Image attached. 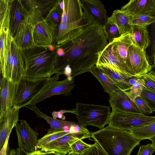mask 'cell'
<instances>
[{
	"mask_svg": "<svg viewBox=\"0 0 155 155\" xmlns=\"http://www.w3.org/2000/svg\"><path fill=\"white\" fill-rule=\"evenodd\" d=\"M108 44L103 26L92 23L79 35L58 46L64 50L63 56L58 57V66L60 75L69 65L71 77L87 72L96 65L101 53Z\"/></svg>",
	"mask_w": 155,
	"mask_h": 155,
	"instance_id": "cell-1",
	"label": "cell"
},
{
	"mask_svg": "<svg viewBox=\"0 0 155 155\" xmlns=\"http://www.w3.org/2000/svg\"><path fill=\"white\" fill-rule=\"evenodd\" d=\"M48 47L35 46L22 50L25 67L23 76L31 79L50 78L58 73L57 49L51 51Z\"/></svg>",
	"mask_w": 155,
	"mask_h": 155,
	"instance_id": "cell-2",
	"label": "cell"
},
{
	"mask_svg": "<svg viewBox=\"0 0 155 155\" xmlns=\"http://www.w3.org/2000/svg\"><path fill=\"white\" fill-rule=\"evenodd\" d=\"M93 138L107 155H130L140 141L129 131L108 126L91 133Z\"/></svg>",
	"mask_w": 155,
	"mask_h": 155,
	"instance_id": "cell-3",
	"label": "cell"
},
{
	"mask_svg": "<svg viewBox=\"0 0 155 155\" xmlns=\"http://www.w3.org/2000/svg\"><path fill=\"white\" fill-rule=\"evenodd\" d=\"M133 43L129 33L114 39L101 53L96 65L107 66L127 77H135L127 64L128 50Z\"/></svg>",
	"mask_w": 155,
	"mask_h": 155,
	"instance_id": "cell-4",
	"label": "cell"
},
{
	"mask_svg": "<svg viewBox=\"0 0 155 155\" xmlns=\"http://www.w3.org/2000/svg\"><path fill=\"white\" fill-rule=\"evenodd\" d=\"M56 74L50 78L31 79L21 77L15 85L14 107L18 109L26 107L52 82L58 80Z\"/></svg>",
	"mask_w": 155,
	"mask_h": 155,
	"instance_id": "cell-5",
	"label": "cell"
},
{
	"mask_svg": "<svg viewBox=\"0 0 155 155\" xmlns=\"http://www.w3.org/2000/svg\"><path fill=\"white\" fill-rule=\"evenodd\" d=\"M110 107L78 103L75 110L78 123L83 126L91 125L102 129L109 123Z\"/></svg>",
	"mask_w": 155,
	"mask_h": 155,
	"instance_id": "cell-6",
	"label": "cell"
},
{
	"mask_svg": "<svg viewBox=\"0 0 155 155\" xmlns=\"http://www.w3.org/2000/svg\"><path fill=\"white\" fill-rule=\"evenodd\" d=\"M154 121H155V116L112 110L108 126L117 129L130 131Z\"/></svg>",
	"mask_w": 155,
	"mask_h": 155,
	"instance_id": "cell-7",
	"label": "cell"
},
{
	"mask_svg": "<svg viewBox=\"0 0 155 155\" xmlns=\"http://www.w3.org/2000/svg\"><path fill=\"white\" fill-rule=\"evenodd\" d=\"M83 11L84 17L79 22L60 23L58 25L55 30L56 38L53 45L57 49L59 45L78 35L86 27L93 23L87 12L84 10Z\"/></svg>",
	"mask_w": 155,
	"mask_h": 155,
	"instance_id": "cell-8",
	"label": "cell"
},
{
	"mask_svg": "<svg viewBox=\"0 0 155 155\" xmlns=\"http://www.w3.org/2000/svg\"><path fill=\"white\" fill-rule=\"evenodd\" d=\"M127 64L136 77L148 73L152 68V65L147 58L145 51L141 49L134 43L128 49Z\"/></svg>",
	"mask_w": 155,
	"mask_h": 155,
	"instance_id": "cell-9",
	"label": "cell"
},
{
	"mask_svg": "<svg viewBox=\"0 0 155 155\" xmlns=\"http://www.w3.org/2000/svg\"><path fill=\"white\" fill-rule=\"evenodd\" d=\"M18 147L28 153L37 150L38 133L34 130L25 120H20L15 127Z\"/></svg>",
	"mask_w": 155,
	"mask_h": 155,
	"instance_id": "cell-10",
	"label": "cell"
},
{
	"mask_svg": "<svg viewBox=\"0 0 155 155\" xmlns=\"http://www.w3.org/2000/svg\"><path fill=\"white\" fill-rule=\"evenodd\" d=\"M91 133H70L48 144L41 149L43 152H54L66 155L71 151V145L76 141L91 137Z\"/></svg>",
	"mask_w": 155,
	"mask_h": 155,
	"instance_id": "cell-11",
	"label": "cell"
},
{
	"mask_svg": "<svg viewBox=\"0 0 155 155\" xmlns=\"http://www.w3.org/2000/svg\"><path fill=\"white\" fill-rule=\"evenodd\" d=\"M6 60L11 65V81L16 84L24 76V62L22 50L18 47L13 37L11 41V50L7 52Z\"/></svg>",
	"mask_w": 155,
	"mask_h": 155,
	"instance_id": "cell-12",
	"label": "cell"
},
{
	"mask_svg": "<svg viewBox=\"0 0 155 155\" xmlns=\"http://www.w3.org/2000/svg\"><path fill=\"white\" fill-rule=\"evenodd\" d=\"M74 85V79L71 77H67L61 81H54L33 99L30 104H36L55 95L63 94L66 96L70 95Z\"/></svg>",
	"mask_w": 155,
	"mask_h": 155,
	"instance_id": "cell-13",
	"label": "cell"
},
{
	"mask_svg": "<svg viewBox=\"0 0 155 155\" xmlns=\"http://www.w3.org/2000/svg\"><path fill=\"white\" fill-rule=\"evenodd\" d=\"M15 85L2 77L1 79L0 117L6 115L14 106Z\"/></svg>",
	"mask_w": 155,
	"mask_h": 155,
	"instance_id": "cell-14",
	"label": "cell"
},
{
	"mask_svg": "<svg viewBox=\"0 0 155 155\" xmlns=\"http://www.w3.org/2000/svg\"><path fill=\"white\" fill-rule=\"evenodd\" d=\"M112 110L125 113L142 114L134 102L129 97L124 91L119 88L110 95L109 101Z\"/></svg>",
	"mask_w": 155,
	"mask_h": 155,
	"instance_id": "cell-15",
	"label": "cell"
},
{
	"mask_svg": "<svg viewBox=\"0 0 155 155\" xmlns=\"http://www.w3.org/2000/svg\"><path fill=\"white\" fill-rule=\"evenodd\" d=\"M33 38L36 46L48 47L54 44L56 38L55 30L45 19L35 26Z\"/></svg>",
	"mask_w": 155,
	"mask_h": 155,
	"instance_id": "cell-16",
	"label": "cell"
},
{
	"mask_svg": "<svg viewBox=\"0 0 155 155\" xmlns=\"http://www.w3.org/2000/svg\"><path fill=\"white\" fill-rule=\"evenodd\" d=\"M34 27L28 21L26 17L21 23L13 37L15 42L22 50L36 46L33 38Z\"/></svg>",
	"mask_w": 155,
	"mask_h": 155,
	"instance_id": "cell-17",
	"label": "cell"
},
{
	"mask_svg": "<svg viewBox=\"0 0 155 155\" xmlns=\"http://www.w3.org/2000/svg\"><path fill=\"white\" fill-rule=\"evenodd\" d=\"M61 23H78L84 17L82 5L80 0H64Z\"/></svg>",
	"mask_w": 155,
	"mask_h": 155,
	"instance_id": "cell-18",
	"label": "cell"
},
{
	"mask_svg": "<svg viewBox=\"0 0 155 155\" xmlns=\"http://www.w3.org/2000/svg\"><path fill=\"white\" fill-rule=\"evenodd\" d=\"M83 9L87 12L93 23L104 26L108 17L104 5L99 0H81Z\"/></svg>",
	"mask_w": 155,
	"mask_h": 155,
	"instance_id": "cell-19",
	"label": "cell"
},
{
	"mask_svg": "<svg viewBox=\"0 0 155 155\" xmlns=\"http://www.w3.org/2000/svg\"><path fill=\"white\" fill-rule=\"evenodd\" d=\"M130 17L155 12V0H131L120 9Z\"/></svg>",
	"mask_w": 155,
	"mask_h": 155,
	"instance_id": "cell-20",
	"label": "cell"
},
{
	"mask_svg": "<svg viewBox=\"0 0 155 155\" xmlns=\"http://www.w3.org/2000/svg\"><path fill=\"white\" fill-rule=\"evenodd\" d=\"M19 109L13 106L6 115L0 117V150L12 129L18 124Z\"/></svg>",
	"mask_w": 155,
	"mask_h": 155,
	"instance_id": "cell-21",
	"label": "cell"
},
{
	"mask_svg": "<svg viewBox=\"0 0 155 155\" xmlns=\"http://www.w3.org/2000/svg\"><path fill=\"white\" fill-rule=\"evenodd\" d=\"M28 14V11L21 0H11L9 31L13 37Z\"/></svg>",
	"mask_w": 155,
	"mask_h": 155,
	"instance_id": "cell-22",
	"label": "cell"
},
{
	"mask_svg": "<svg viewBox=\"0 0 155 155\" xmlns=\"http://www.w3.org/2000/svg\"><path fill=\"white\" fill-rule=\"evenodd\" d=\"M35 104H30L26 107L34 111L37 114V117L42 118L50 124V127L47 134H51L55 131L63 130L68 126L69 127L76 124L75 122L59 120L50 117L41 112L36 106Z\"/></svg>",
	"mask_w": 155,
	"mask_h": 155,
	"instance_id": "cell-23",
	"label": "cell"
},
{
	"mask_svg": "<svg viewBox=\"0 0 155 155\" xmlns=\"http://www.w3.org/2000/svg\"><path fill=\"white\" fill-rule=\"evenodd\" d=\"M62 0H27L21 2L27 10L36 9L41 11L46 20L51 11Z\"/></svg>",
	"mask_w": 155,
	"mask_h": 155,
	"instance_id": "cell-24",
	"label": "cell"
},
{
	"mask_svg": "<svg viewBox=\"0 0 155 155\" xmlns=\"http://www.w3.org/2000/svg\"><path fill=\"white\" fill-rule=\"evenodd\" d=\"M130 17L120 10H114L107 21L114 23L117 27L120 35L130 33L132 25L129 24Z\"/></svg>",
	"mask_w": 155,
	"mask_h": 155,
	"instance_id": "cell-25",
	"label": "cell"
},
{
	"mask_svg": "<svg viewBox=\"0 0 155 155\" xmlns=\"http://www.w3.org/2000/svg\"><path fill=\"white\" fill-rule=\"evenodd\" d=\"M96 66L115 82L119 88L124 91H127L132 86L129 82L130 77H125L117 71L107 66Z\"/></svg>",
	"mask_w": 155,
	"mask_h": 155,
	"instance_id": "cell-26",
	"label": "cell"
},
{
	"mask_svg": "<svg viewBox=\"0 0 155 155\" xmlns=\"http://www.w3.org/2000/svg\"><path fill=\"white\" fill-rule=\"evenodd\" d=\"M130 34L134 44L141 49L145 51L150 42L146 28L137 25H132Z\"/></svg>",
	"mask_w": 155,
	"mask_h": 155,
	"instance_id": "cell-27",
	"label": "cell"
},
{
	"mask_svg": "<svg viewBox=\"0 0 155 155\" xmlns=\"http://www.w3.org/2000/svg\"><path fill=\"white\" fill-rule=\"evenodd\" d=\"M89 72L97 78L104 91L109 95L112 94L117 89L119 88L115 82L96 65L93 67Z\"/></svg>",
	"mask_w": 155,
	"mask_h": 155,
	"instance_id": "cell-28",
	"label": "cell"
},
{
	"mask_svg": "<svg viewBox=\"0 0 155 155\" xmlns=\"http://www.w3.org/2000/svg\"><path fill=\"white\" fill-rule=\"evenodd\" d=\"M130 131L140 141L145 139L149 140L155 137V121Z\"/></svg>",
	"mask_w": 155,
	"mask_h": 155,
	"instance_id": "cell-29",
	"label": "cell"
},
{
	"mask_svg": "<svg viewBox=\"0 0 155 155\" xmlns=\"http://www.w3.org/2000/svg\"><path fill=\"white\" fill-rule=\"evenodd\" d=\"M129 24L147 28L150 25L155 22V17L150 14H143L130 17Z\"/></svg>",
	"mask_w": 155,
	"mask_h": 155,
	"instance_id": "cell-30",
	"label": "cell"
},
{
	"mask_svg": "<svg viewBox=\"0 0 155 155\" xmlns=\"http://www.w3.org/2000/svg\"><path fill=\"white\" fill-rule=\"evenodd\" d=\"M70 133L69 130H58L51 134H47L38 140L37 149H41L43 147L53 142L56 139Z\"/></svg>",
	"mask_w": 155,
	"mask_h": 155,
	"instance_id": "cell-31",
	"label": "cell"
},
{
	"mask_svg": "<svg viewBox=\"0 0 155 155\" xmlns=\"http://www.w3.org/2000/svg\"><path fill=\"white\" fill-rule=\"evenodd\" d=\"M59 5L51 11L46 20L49 24L55 30L61 23L63 12Z\"/></svg>",
	"mask_w": 155,
	"mask_h": 155,
	"instance_id": "cell-32",
	"label": "cell"
},
{
	"mask_svg": "<svg viewBox=\"0 0 155 155\" xmlns=\"http://www.w3.org/2000/svg\"><path fill=\"white\" fill-rule=\"evenodd\" d=\"M144 87V81L140 77H137V82L126 91H125L129 97L134 102L137 97L140 96Z\"/></svg>",
	"mask_w": 155,
	"mask_h": 155,
	"instance_id": "cell-33",
	"label": "cell"
},
{
	"mask_svg": "<svg viewBox=\"0 0 155 155\" xmlns=\"http://www.w3.org/2000/svg\"><path fill=\"white\" fill-rule=\"evenodd\" d=\"M103 29L107 39L108 40V43L121 36L117 26L111 21H107L103 26Z\"/></svg>",
	"mask_w": 155,
	"mask_h": 155,
	"instance_id": "cell-34",
	"label": "cell"
},
{
	"mask_svg": "<svg viewBox=\"0 0 155 155\" xmlns=\"http://www.w3.org/2000/svg\"><path fill=\"white\" fill-rule=\"evenodd\" d=\"M140 77L144 81L143 88L155 94V75L149 72Z\"/></svg>",
	"mask_w": 155,
	"mask_h": 155,
	"instance_id": "cell-35",
	"label": "cell"
},
{
	"mask_svg": "<svg viewBox=\"0 0 155 155\" xmlns=\"http://www.w3.org/2000/svg\"><path fill=\"white\" fill-rule=\"evenodd\" d=\"M134 102L142 114L146 115L153 113V111L146 102L140 96L137 97Z\"/></svg>",
	"mask_w": 155,
	"mask_h": 155,
	"instance_id": "cell-36",
	"label": "cell"
},
{
	"mask_svg": "<svg viewBox=\"0 0 155 155\" xmlns=\"http://www.w3.org/2000/svg\"><path fill=\"white\" fill-rule=\"evenodd\" d=\"M67 155H107L96 142L89 148L81 153L68 154Z\"/></svg>",
	"mask_w": 155,
	"mask_h": 155,
	"instance_id": "cell-37",
	"label": "cell"
},
{
	"mask_svg": "<svg viewBox=\"0 0 155 155\" xmlns=\"http://www.w3.org/2000/svg\"><path fill=\"white\" fill-rule=\"evenodd\" d=\"M92 144H88L82 140H79L71 146V151L68 154L81 153L91 147Z\"/></svg>",
	"mask_w": 155,
	"mask_h": 155,
	"instance_id": "cell-38",
	"label": "cell"
},
{
	"mask_svg": "<svg viewBox=\"0 0 155 155\" xmlns=\"http://www.w3.org/2000/svg\"><path fill=\"white\" fill-rule=\"evenodd\" d=\"M140 96L145 101L152 111L155 112V94L143 88Z\"/></svg>",
	"mask_w": 155,
	"mask_h": 155,
	"instance_id": "cell-39",
	"label": "cell"
},
{
	"mask_svg": "<svg viewBox=\"0 0 155 155\" xmlns=\"http://www.w3.org/2000/svg\"><path fill=\"white\" fill-rule=\"evenodd\" d=\"M155 151V146L152 143L142 145L140 147L137 155H152Z\"/></svg>",
	"mask_w": 155,
	"mask_h": 155,
	"instance_id": "cell-40",
	"label": "cell"
},
{
	"mask_svg": "<svg viewBox=\"0 0 155 155\" xmlns=\"http://www.w3.org/2000/svg\"><path fill=\"white\" fill-rule=\"evenodd\" d=\"M69 130L70 132L72 133H86L89 132L87 129L80 125L78 123L71 126Z\"/></svg>",
	"mask_w": 155,
	"mask_h": 155,
	"instance_id": "cell-41",
	"label": "cell"
},
{
	"mask_svg": "<svg viewBox=\"0 0 155 155\" xmlns=\"http://www.w3.org/2000/svg\"><path fill=\"white\" fill-rule=\"evenodd\" d=\"M71 113L76 114V112L75 109L71 110H61L58 111H54L52 112V115L53 117L56 119L57 117L60 118L62 120H64L65 117L64 115L63 114L66 113Z\"/></svg>",
	"mask_w": 155,
	"mask_h": 155,
	"instance_id": "cell-42",
	"label": "cell"
},
{
	"mask_svg": "<svg viewBox=\"0 0 155 155\" xmlns=\"http://www.w3.org/2000/svg\"><path fill=\"white\" fill-rule=\"evenodd\" d=\"M9 137L6 139L4 146L0 150V155H7L8 142Z\"/></svg>",
	"mask_w": 155,
	"mask_h": 155,
	"instance_id": "cell-43",
	"label": "cell"
},
{
	"mask_svg": "<svg viewBox=\"0 0 155 155\" xmlns=\"http://www.w3.org/2000/svg\"><path fill=\"white\" fill-rule=\"evenodd\" d=\"M71 73L72 70L71 68L69 65H67L64 69L63 74H65L67 77H71Z\"/></svg>",
	"mask_w": 155,
	"mask_h": 155,
	"instance_id": "cell-44",
	"label": "cell"
},
{
	"mask_svg": "<svg viewBox=\"0 0 155 155\" xmlns=\"http://www.w3.org/2000/svg\"><path fill=\"white\" fill-rule=\"evenodd\" d=\"M16 155H28V153L24 150L19 147L16 148Z\"/></svg>",
	"mask_w": 155,
	"mask_h": 155,
	"instance_id": "cell-45",
	"label": "cell"
},
{
	"mask_svg": "<svg viewBox=\"0 0 155 155\" xmlns=\"http://www.w3.org/2000/svg\"><path fill=\"white\" fill-rule=\"evenodd\" d=\"M57 54L59 57H61L63 56L64 52L63 49L61 47H59L57 49Z\"/></svg>",
	"mask_w": 155,
	"mask_h": 155,
	"instance_id": "cell-46",
	"label": "cell"
},
{
	"mask_svg": "<svg viewBox=\"0 0 155 155\" xmlns=\"http://www.w3.org/2000/svg\"><path fill=\"white\" fill-rule=\"evenodd\" d=\"M28 155H45V154L44 152L38 150L34 152L28 153Z\"/></svg>",
	"mask_w": 155,
	"mask_h": 155,
	"instance_id": "cell-47",
	"label": "cell"
},
{
	"mask_svg": "<svg viewBox=\"0 0 155 155\" xmlns=\"http://www.w3.org/2000/svg\"><path fill=\"white\" fill-rule=\"evenodd\" d=\"M45 155H64V154L58 153L54 152H44Z\"/></svg>",
	"mask_w": 155,
	"mask_h": 155,
	"instance_id": "cell-48",
	"label": "cell"
},
{
	"mask_svg": "<svg viewBox=\"0 0 155 155\" xmlns=\"http://www.w3.org/2000/svg\"><path fill=\"white\" fill-rule=\"evenodd\" d=\"M8 155H16V150L14 149L11 150Z\"/></svg>",
	"mask_w": 155,
	"mask_h": 155,
	"instance_id": "cell-49",
	"label": "cell"
},
{
	"mask_svg": "<svg viewBox=\"0 0 155 155\" xmlns=\"http://www.w3.org/2000/svg\"><path fill=\"white\" fill-rule=\"evenodd\" d=\"M59 5L61 9L63 10L64 7V0H62Z\"/></svg>",
	"mask_w": 155,
	"mask_h": 155,
	"instance_id": "cell-50",
	"label": "cell"
},
{
	"mask_svg": "<svg viewBox=\"0 0 155 155\" xmlns=\"http://www.w3.org/2000/svg\"><path fill=\"white\" fill-rule=\"evenodd\" d=\"M149 72L155 75V64L152 65V68Z\"/></svg>",
	"mask_w": 155,
	"mask_h": 155,
	"instance_id": "cell-51",
	"label": "cell"
},
{
	"mask_svg": "<svg viewBox=\"0 0 155 155\" xmlns=\"http://www.w3.org/2000/svg\"><path fill=\"white\" fill-rule=\"evenodd\" d=\"M152 59H153V60L154 58H155V42L154 45L153 47V53L152 54Z\"/></svg>",
	"mask_w": 155,
	"mask_h": 155,
	"instance_id": "cell-52",
	"label": "cell"
},
{
	"mask_svg": "<svg viewBox=\"0 0 155 155\" xmlns=\"http://www.w3.org/2000/svg\"><path fill=\"white\" fill-rule=\"evenodd\" d=\"M152 141V143L155 146V137L149 139Z\"/></svg>",
	"mask_w": 155,
	"mask_h": 155,
	"instance_id": "cell-53",
	"label": "cell"
},
{
	"mask_svg": "<svg viewBox=\"0 0 155 155\" xmlns=\"http://www.w3.org/2000/svg\"><path fill=\"white\" fill-rule=\"evenodd\" d=\"M153 64H155V58H154V59L153 60Z\"/></svg>",
	"mask_w": 155,
	"mask_h": 155,
	"instance_id": "cell-54",
	"label": "cell"
},
{
	"mask_svg": "<svg viewBox=\"0 0 155 155\" xmlns=\"http://www.w3.org/2000/svg\"><path fill=\"white\" fill-rule=\"evenodd\" d=\"M155 14V13L153 14V15L154 14Z\"/></svg>",
	"mask_w": 155,
	"mask_h": 155,
	"instance_id": "cell-55",
	"label": "cell"
}]
</instances>
